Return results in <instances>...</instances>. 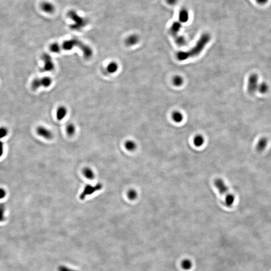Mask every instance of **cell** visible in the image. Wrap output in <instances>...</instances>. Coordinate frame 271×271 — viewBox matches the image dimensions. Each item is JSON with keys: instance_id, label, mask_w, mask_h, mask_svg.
Wrapping results in <instances>:
<instances>
[{"instance_id": "9c48e42d", "label": "cell", "mask_w": 271, "mask_h": 271, "mask_svg": "<svg viewBox=\"0 0 271 271\" xmlns=\"http://www.w3.org/2000/svg\"><path fill=\"white\" fill-rule=\"evenodd\" d=\"M214 185L216 188L218 189L219 193L222 194H226L228 191V187L222 179H216L214 181Z\"/></svg>"}, {"instance_id": "f546056e", "label": "cell", "mask_w": 271, "mask_h": 271, "mask_svg": "<svg viewBox=\"0 0 271 271\" xmlns=\"http://www.w3.org/2000/svg\"><path fill=\"white\" fill-rule=\"evenodd\" d=\"M8 131L5 127L0 128V139L5 137L8 134Z\"/></svg>"}, {"instance_id": "83f0119b", "label": "cell", "mask_w": 271, "mask_h": 271, "mask_svg": "<svg viewBox=\"0 0 271 271\" xmlns=\"http://www.w3.org/2000/svg\"><path fill=\"white\" fill-rule=\"evenodd\" d=\"M5 206L4 204H0V222H3L5 219Z\"/></svg>"}, {"instance_id": "7a4b0ae2", "label": "cell", "mask_w": 271, "mask_h": 271, "mask_svg": "<svg viewBox=\"0 0 271 271\" xmlns=\"http://www.w3.org/2000/svg\"><path fill=\"white\" fill-rule=\"evenodd\" d=\"M74 47L81 49L86 58H90L92 56L93 54L92 49L89 46L86 45L78 39H72L65 41L62 45V48L65 50H71Z\"/></svg>"}, {"instance_id": "52a82bcc", "label": "cell", "mask_w": 271, "mask_h": 271, "mask_svg": "<svg viewBox=\"0 0 271 271\" xmlns=\"http://www.w3.org/2000/svg\"><path fill=\"white\" fill-rule=\"evenodd\" d=\"M102 185L101 184H98L96 186H91L90 185H87L84 188L83 192H82L80 196V199H84L85 197L87 195H90L92 193H94L96 191L99 190L101 189Z\"/></svg>"}, {"instance_id": "603a6c76", "label": "cell", "mask_w": 271, "mask_h": 271, "mask_svg": "<svg viewBox=\"0 0 271 271\" xmlns=\"http://www.w3.org/2000/svg\"><path fill=\"white\" fill-rule=\"evenodd\" d=\"M181 266L182 268L184 270H190L192 266V263L191 261L189 259H184L182 262Z\"/></svg>"}, {"instance_id": "3957f363", "label": "cell", "mask_w": 271, "mask_h": 271, "mask_svg": "<svg viewBox=\"0 0 271 271\" xmlns=\"http://www.w3.org/2000/svg\"><path fill=\"white\" fill-rule=\"evenodd\" d=\"M69 18L72 20L73 23L70 25L72 30L79 31L86 27L88 23V20L84 17L79 16L78 13L75 10H70L68 13Z\"/></svg>"}, {"instance_id": "4fadbf2b", "label": "cell", "mask_w": 271, "mask_h": 271, "mask_svg": "<svg viewBox=\"0 0 271 271\" xmlns=\"http://www.w3.org/2000/svg\"><path fill=\"white\" fill-rule=\"evenodd\" d=\"M140 38L137 34H132L128 36L125 40L126 45L129 46L135 45L139 41Z\"/></svg>"}, {"instance_id": "836d02e7", "label": "cell", "mask_w": 271, "mask_h": 271, "mask_svg": "<svg viewBox=\"0 0 271 271\" xmlns=\"http://www.w3.org/2000/svg\"><path fill=\"white\" fill-rule=\"evenodd\" d=\"M3 150H4L3 143L2 142L0 141V157H1L2 156V155H3Z\"/></svg>"}, {"instance_id": "44dd1931", "label": "cell", "mask_w": 271, "mask_h": 271, "mask_svg": "<svg viewBox=\"0 0 271 271\" xmlns=\"http://www.w3.org/2000/svg\"><path fill=\"white\" fill-rule=\"evenodd\" d=\"M267 143V140L266 138H261L258 142L257 145V150L258 151L263 150L266 148Z\"/></svg>"}, {"instance_id": "30bf717a", "label": "cell", "mask_w": 271, "mask_h": 271, "mask_svg": "<svg viewBox=\"0 0 271 271\" xmlns=\"http://www.w3.org/2000/svg\"><path fill=\"white\" fill-rule=\"evenodd\" d=\"M179 21L181 23H185L189 19V12L185 8H182L178 14Z\"/></svg>"}, {"instance_id": "ac0fdd59", "label": "cell", "mask_w": 271, "mask_h": 271, "mask_svg": "<svg viewBox=\"0 0 271 271\" xmlns=\"http://www.w3.org/2000/svg\"><path fill=\"white\" fill-rule=\"evenodd\" d=\"M172 118L174 122L177 123H179L183 121V116L180 112L175 111L172 114Z\"/></svg>"}, {"instance_id": "d6986e66", "label": "cell", "mask_w": 271, "mask_h": 271, "mask_svg": "<svg viewBox=\"0 0 271 271\" xmlns=\"http://www.w3.org/2000/svg\"><path fill=\"white\" fill-rule=\"evenodd\" d=\"M194 144L197 147H200L203 145L204 139L201 135H197L195 137L193 140Z\"/></svg>"}, {"instance_id": "1f68e13d", "label": "cell", "mask_w": 271, "mask_h": 271, "mask_svg": "<svg viewBox=\"0 0 271 271\" xmlns=\"http://www.w3.org/2000/svg\"><path fill=\"white\" fill-rule=\"evenodd\" d=\"M6 192L3 188H0V199H2L5 197Z\"/></svg>"}, {"instance_id": "4316f807", "label": "cell", "mask_w": 271, "mask_h": 271, "mask_svg": "<svg viewBox=\"0 0 271 271\" xmlns=\"http://www.w3.org/2000/svg\"><path fill=\"white\" fill-rule=\"evenodd\" d=\"M137 192L134 189H131L128 191L127 193V196L130 200H135L137 197Z\"/></svg>"}, {"instance_id": "cb8c5ba5", "label": "cell", "mask_w": 271, "mask_h": 271, "mask_svg": "<svg viewBox=\"0 0 271 271\" xmlns=\"http://www.w3.org/2000/svg\"><path fill=\"white\" fill-rule=\"evenodd\" d=\"M50 50L53 53H58L61 51V46L58 43H53L50 46Z\"/></svg>"}, {"instance_id": "d6a6232c", "label": "cell", "mask_w": 271, "mask_h": 271, "mask_svg": "<svg viewBox=\"0 0 271 271\" xmlns=\"http://www.w3.org/2000/svg\"><path fill=\"white\" fill-rule=\"evenodd\" d=\"M166 2L169 5H174L177 3L178 0H166Z\"/></svg>"}, {"instance_id": "8fae6325", "label": "cell", "mask_w": 271, "mask_h": 271, "mask_svg": "<svg viewBox=\"0 0 271 271\" xmlns=\"http://www.w3.org/2000/svg\"><path fill=\"white\" fill-rule=\"evenodd\" d=\"M40 8L42 10L48 14H52L55 11V6L49 2H43L41 4Z\"/></svg>"}, {"instance_id": "d4e9b609", "label": "cell", "mask_w": 271, "mask_h": 271, "mask_svg": "<svg viewBox=\"0 0 271 271\" xmlns=\"http://www.w3.org/2000/svg\"><path fill=\"white\" fill-rule=\"evenodd\" d=\"M66 133L68 136H72L74 135L75 132V127L72 124H69L66 127Z\"/></svg>"}, {"instance_id": "8992f818", "label": "cell", "mask_w": 271, "mask_h": 271, "mask_svg": "<svg viewBox=\"0 0 271 271\" xmlns=\"http://www.w3.org/2000/svg\"><path fill=\"white\" fill-rule=\"evenodd\" d=\"M42 59L44 63L43 70L44 72H51L54 69V63L51 56L48 53H44L42 55Z\"/></svg>"}, {"instance_id": "e0dca14e", "label": "cell", "mask_w": 271, "mask_h": 271, "mask_svg": "<svg viewBox=\"0 0 271 271\" xmlns=\"http://www.w3.org/2000/svg\"><path fill=\"white\" fill-rule=\"evenodd\" d=\"M235 200V197L234 195L229 193L226 195L224 203L226 206L230 208L234 204Z\"/></svg>"}, {"instance_id": "7c38bea8", "label": "cell", "mask_w": 271, "mask_h": 271, "mask_svg": "<svg viewBox=\"0 0 271 271\" xmlns=\"http://www.w3.org/2000/svg\"><path fill=\"white\" fill-rule=\"evenodd\" d=\"M182 27V23L179 21H175L170 27V33L173 36H176Z\"/></svg>"}, {"instance_id": "ba28073f", "label": "cell", "mask_w": 271, "mask_h": 271, "mask_svg": "<svg viewBox=\"0 0 271 271\" xmlns=\"http://www.w3.org/2000/svg\"><path fill=\"white\" fill-rule=\"evenodd\" d=\"M37 134L46 139H51L53 137L52 132L43 126H39L37 128Z\"/></svg>"}, {"instance_id": "277c9868", "label": "cell", "mask_w": 271, "mask_h": 271, "mask_svg": "<svg viewBox=\"0 0 271 271\" xmlns=\"http://www.w3.org/2000/svg\"><path fill=\"white\" fill-rule=\"evenodd\" d=\"M52 79L49 77H43L36 78L32 82L31 87L33 90H36L41 87H48L52 84Z\"/></svg>"}, {"instance_id": "5bb4252c", "label": "cell", "mask_w": 271, "mask_h": 271, "mask_svg": "<svg viewBox=\"0 0 271 271\" xmlns=\"http://www.w3.org/2000/svg\"><path fill=\"white\" fill-rule=\"evenodd\" d=\"M68 113V110L65 106H60L57 110L56 112V117L58 120L61 121L65 117Z\"/></svg>"}, {"instance_id": "7402d4cb", "label": "cell", "mask_w": 271, "mask_h": 271, "mask_svg": "<svg viewBox=\"0 0 271 271\" xmlns=\"http://www.w3.org/2000/svg\"><path fill=\"white\" fill-rule=\"evenodd\" d=\"M136 144L133 141L128 140L125 142V148L129 151H133L135 150L136 148Z\"/></svg>"}, {"instance_id": "484cf974", "label": "cell", "mask_w": 271, "mask_h": 271, "mask_svg": "<svg viewBox=\"0 0 271 271\" xmlns=\"http://www.w3.org/2000/svg\"><path fill=\"white\" fill-rule=\"evenodd\" d=\"M173 83L177 86H180L183 83V79L182 77L179 75H177L174 77L173 79Z\"/></svg>"}, {"instance_id": "9a60e30c", "label": "cell", "mask_w": 271, "mask_h": 271, "mask_svg": "<svg viewBox=\"0 0 271 271\" xmlns=\"http://www.w3.org/2000/svg\"><path fill=\"white\" fill-rule=\"evenodd\" d=\"M119 68V65L117 63L114 61L110 62L106 67V70L109 73H114Z\"/></svg>"}, {"instance_id": "ffe728a7", "label": "cell", "mask_w": 271, "mask_h": 271, "mask_svg": "<svg viewBox=\"0 0 271 271\" xmlns=\"http://www.w3.org/2000/svg\"><path fill=\"white\" fill-rule=\"evenodd\" d=\"M83 175L88 179H94L95 175L94 171L90 168H85L83 170Z\"/></svg>"}, {"instance_id": "5b68a950", "label": "cell", "mask_w": 271, "mask_h": 271, "mask_svg": "<svg viewBox=\"0 0 271 271\" xmlns=\"http://www.w3.org/2000/svg\"><path fill=\"white\" fill-rule=\"evenodd\" d=\"M259 84L258 75L254 73L250 76L248 81V91L250 94H254L258 91Z\"/></svg>"}, {"instance_id": "f1b7e54d", "label": "cell", "mask_w": 271, "mask_h": 271, "mask_svg": "<svg viewBox=\"0 0 271 271\" xmlns=\"http://www.w3.org/2000/svg\"><path fill=\"white\" fill-rule=\"evenodd\" d=\"M175 41L178 45L180 46L184 45V44L186 43V40L185 38L183 37L182 36H178L177 35L176 36H175Z\"/></svg>"}, {"instance_id": "6da1fadb", "label": "cell", "mask_w": 271, "mask_h": 271, "mask_svg": "<svg viewBox=\"0 0 271 271\" xmlns=\"http://www.w3.org/2000/svg\"><path fill=\"white\" fill-rule=\"evenodd\" d=\"M211 39V36L208 33L202 34L195 45L189 50L187 51H180L176 55L177 58L179 61H184L191 57H195L202 52L205 46L209 43Z\"/></svg>"}, {"instance_id": "e575fe53", "label": "cell", "mask_w": 271, "mask_h": 271, "mask_svg": "<svg viewBox=\"0 0 271 271\" xmlns=\"http://www.w3.org/2000/svg\"><path fill=\"white\" fill-rule=\"evenodd\" d=\"M269 0H256L257 3L259 5H264L267 3Z\"/></svg>"}, {"instance_id": "4dcf8cb0", "label": "cell", "mask_w": 271, "mask_h": 271, "mask_svg": "<svg viewBox=\"0 0 271 271\" xmlns=\"http://www.w3.org/2000/svg\"><path fill=\"white\" fill-rule=\"evenodd\" d=\"M58 271H78L76 270H73L72 269L65 267V266H61L59 267L58 268Z\"/></svg>"}, {"instance_id": "2e32d148", "label": "cell", "mask_w": 271, "mask_h": 271, "mask_svg": "<svg viewBox=\"0 0 271 271\" xmlns=\"http://www.w3.org/2000/svg\"><path fill=\"white\" fill-rule=\"evenodd\" d=\"M269 90V86L268 83H266V82H262L259 83L257 91H258L260 94H266L268 92Z\"/></svg>"}]
</instances>
